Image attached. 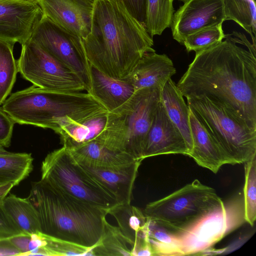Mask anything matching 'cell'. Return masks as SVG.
<instances>
[{"mask_svg":"<svg viewBox=\"0 0 256 256\" xmlns=\"http://www.w3.org/2000/svg\"><path fill=\"white\" fill-rule=\"evenodd\" d=\"M121 0L129 14L144 26L146 20L148 0Z\"/></svg>","mask_w":256,"mask_h":256,"instance_id":"e575fe53","label":"cell"},{"mask_svg":"<svg viewBox=\"0 0 256 256\" xmlns=\"http://www.w3.org/2000/svg\"><path fill=\"white\" fill-rule=\"evenodd\" d=\"M226 38L196 52L176 86L186 98L220 102L256 130V56Z\"/></svg>","mask_w":256,"mask_h":256,"instance_id":"6da1fadb","label":"cell"},{"mask_svg":"<svg viewBox=\"0 0 256 256\" xmlns=\"http://www.w3.org/2000/svg\"><path fill=\"white\" fill-rule=\"evenodd\" d=\"M30 39L75 73L89 93L91 86L90 64L81 38L44 15Z\"/></svg>","mask_w":256,"mask_h":256,"instance_id":"8fae6325","label":"cell"},{"mask_svg":"<svg viewBox=\"0 0 256 256\" xmlns=\"http://www.w3.org/2000/svg\"><path fill=\"white\" fill-rule=\"evenodd\" d=\"M90 94L108 112L117 109L136 92L133 86L124 79H115L90 64Z\"/></svg>","mask_w":256,"mask_h":256,"instance_id":"ac0fdd59","label":"cell"},{"mask_svg":"<svg viewBox=\"0 0 256 256\" xmlns=\"http://www.w3.org/2000/svg\"><path fill=\"white\" fill-rule=\"evenodd\" d=\"M41 180L78 200L108 211L120 204L116 196L82 168L62 146L48 153L41 166Z\"/></svg>","mask_w":256,"mask_h":256,"instance_id":"ba28073f","label":"cell"},{"mask_svg":"<svg viewBox=\"0 0 256 256\" xmlns=\"http://www.w3.org/2000/svg\"><path fill=\"white\" fill-rule=\"evenodd\" d=\"M233 34L239 39L232 38L234 41L236 43H240L244 44L248 49V50L252 53L254 55L256 56V46H254L252 44L250 43V42L247 40L244 34L239 33L238 32H234Z\"/></svg>","mask_w":256,"mask_h":256,"instance_id":"8d00e7d4","label":"cell"},{"mask_svg":"<svg viewBox=\"0 0 256 256\" xmlns=\"http://www.w3.org/2000/svg\"><path fill=\"white\" fill-rule=\"evenodd\" d=\"M177 0L181 1V2H184L188 0Z\"/></svg>","mask_w":256,"mask_h":256,"instance_id":"f35d334b","label":"cell"},{"mask_svg":"<svg viewBox=\"0 0 256 256\" xmlns=\"http://www.w3.org/2000/svg\"><path fill=\"white\" fill-rule=\"evenodd\" d=\"M173 0H148L145 28L153 37L170 28L174 12Z\"/></svg>","mask_w":256,"mask_h":256,"instance_id":"4316f807","label":"cell"},{"mask_svg":"<svg viewBox=\"0 0 256 256\" xmlns=\"http://www.w3.org/2000/svg\"><path fill=\"white\" fill-rule=\"evenodd\" d=\"M43 16L37 2L0 0V40L22 44Z\"/></svg>","mask_w":256,"mask_h":256,"instance_id":"4fadbf2b","label":"cell"},{"mask_svg":"<svg viewBox=\"0 0 256 256\" xmlns=\"http://www.w3.org/2000/svg\"><path fill=\"white\" fill-rule=\"evenodd\" d=\"M20 252L10 240L9 238H0V256H20Z\"/></svg>","mask_w":256,"mask_h":256,"instance_id":"d590c367","label":"cell"},{"mask_svg":"<svg viewBox=\"0 0 256 256\" xmlns=\"http://www.w3.org/2000/svg\"><path fill=\"white\" fill-rule=\"evenodd\" d=\"M43 246L42 256H92V248L84 247L64 240L45 235L42 233Z\"/></svg>","mask_w":256,"mask_h":256,"instance_id":"1f68e13d","label":"cell"},{"mask_svg":"<svg viewBox=\"0 0 256 256\" xmlns=\"http://www.w3.org/2000/svg\"><path fill=\"white\" fill-rule=\"evenodd\" d=\"M31 153L12 152L0 145V186H18L33 170Z\"/></svg>","mask_w":256,"mask_h":256,"instance_id":"603a6c76","label":"cell"},{"mask_svg":"<svg viewBox=\"0 0 256 256\" xmlns=\"http://www.w3.org/2000/svg\"><path fill=\"white\" fill-rule=\"evenodd\" d=\"M18 72L34 86L70 92L85 90L79 77L30 39L22 44L16 60Z\"/></svg>","mask_w":256,"mask_h":256,"instance_id":"9c48e42d","label":"cell"},{"mask_svg":"<svg viewBox=\"0 0 256 256\" xmlns=\"http://www.w3.org/2000/svg\"><path fill=\"white\" fill-rule=\"evenodd\" d=\"M162 88L151 87L136 90L124 104L108 112L106 126L96 140L108 148L143 160L148 134Z\"/></svg>","mask_w":256,"mask_h":256,"instance_id":"5b68a950","label":"cell"},{"mask_svg":"<svg viewBox=\"0 0 256 256\" xmlns=\"http://www.w3.org/2000/svg\"><path fill=\"white\" fill-rule=\"evenodd\" d=\"M176 72L172 60L166 54H158L155 51L144 54L123 79L130 82L136 91L151 87L162 88Z\"/></svg>","mask_w":256,"mask_h":256,"instance_id":"e0dca14e","label":"cell"},{"mask_svg":"<svg viewBox=\"0 0 256 256\" xmlns=\"http://www.w3.org/2000/svg\"><path fill=\"white\" fill-rule=\"evenodd\" d=\"M28 198L38 212L43 234L91 248L100 240L106 210L84 202L41 180L32 183Z\"/></svg>","mask_w":256,"mask_h":256,"instance_id":"3957f363","label":"cell"},{"mask_svg":"<svg viewBox=\"0 0 256 256\" xmlns=\"http://www.w3.org/2000/svg\"><path fill=\"white\" fill-rule=\"evenodd\" d=\"M72 158L82 168L112 193L120 204H130L134 184L142 160L122 167H107L94 165Z\"/></svg>","mask_w":256,"mask_h":256,"instance_id":"2e32d148","label":"cell"},{"mask_svg":"<svg viewBox=\"0 0 256 256\" xmlns=\"http://www.w3.org/2000/svg\"><path fill=\"white\" fill-rule=\"evenodd\" d=\"M14 46L0 40V105L10 94L18 72Z\"/></svg>","mask_w":256,"mask_h":256,"instance_id":"f1b7e54d","label":"cell"},{"mask_svg":"<svg viewBox=\"0 0 256 256\" xmlns=\"http://www.w3.org/2000/svg\"><path fill=\"white\" fill-rule=\"evenodd\" d=\"M130 244L118 226L106 220L104 230L98 244L92 250L94 256H132Z\"/></svg>","mask_w":256,"mask_h":256,"instance_id":"83f0119b","label":"cell"},{"mask_svg":"<svg viewBox=\"0 0 256 256\" xmlns=\"http://www.w3.org/2000/svg\"><path fill=\"white\" fill-rule=\"evenodd\" d=\"M225 20H232L251 36L256 46V6L255 0H224Z\"/></svg>","mask_w":256,"mask_h":256,"instance_id":"484cf974","label":"cell"},{"mask_svg":"<svg viewBox=\"0 0 256 256\" xmlns=\"http://www.w3.org/2000/svg\"><path fill=\"white\" fill-rule=\"evenodd\" d=\"M190 152L182 134L168 116L160 100L148 134L144 160L168 154L188 156Z\"/></svg>","mask_w":256,"mask_h":256,"instance_id":"9a60e30c","label":"cell"},{"mask_svg":"<svg viewBox=\"0 0 256 256\" xmlns=\"http://www.w3.org/2000/svg\"><path fill=\"white\" fill-rule=\"evenodd\" d=\"M225 205L212 188L196 179L170 194L147 204L146 217L173 234L186 232Z\"/></svg>","mask_w":256,"mask_h":256,"instance_id":"8992f818","label":"cell"},{"mask_svg":"<svg viewBox=\"0 0 256 256\" xmlns=\"http://www.w3.org/2000/svg\"><path fill=\"white\" fill-rule=\"evenodd\" d=\"M224 0H188L174 14L173 38L182 44L188 36L225 21Z\"/></svg>","mask_w":256,"mask_h":256,"instance_id":"7c38bea8","label":"cell"},{"mask_svg":"<svg viewBox=\"0 0 256 256\" xmlns=\"http://www.w3.org/2000/svg\"><path fill=\"white\" fill-rule=\"evenodd\" d=\"M190 110L192 148L188 156L198 166L216 174L223 165L227 164V162L210 134Z\"/></svg>","mask_w":256,"mask_h":256,"instance_id":"d6986e66","label":"cell"},{"mask_svg":"<svg viewBox=\"0 0 256 256\" xmlns=\"http://www.w3.org/2000/svg\"><path fill=\"white\" fill-rule=\"evenodd\" d=\"M108 112L106 111L80 120L67 118L55 132L60 136L65 148L70 149L96 140L104 130Z\"/></svg>","mask_w":256,"mask_h":256,"instance_id":"ffe728a7","label":"cell"},{"mask_svg":"<svg viewBox=\"0 0 256 256\" xmlns=\"http://www.w3.org/2000/svg\"><path fill=\"white\" fill-rule=\"evenodd\" d=\"M68 150L76 159L98 166L122 167L139 160L128 154L112 150L96 140Z\"/></svg>","mask_w":256,"mask_h":256,"instance_id":"44dd1931","label":"cell"},{"mask_svg":"<svg viewBox=\"0 0 256 256\" xmlns=\"http://www.w3.org/2000/svg\"><path fill=\"white\" fill-rule=\"evenodd\" d=\"M15 122L0 106V145L4 148L10 146Z\"/></svg>","mask_w":256,"mask_h":256,"instance_id":"836d02e7","label":"cell"},{"mask_svg":"<svg viewBox=\"0 0 256 256\" xmlns=\"http://www.w3.org/2000/svg\"><path fill=\"white\" fill-rule=\"evenodd\" d=\"M226 38L222 24L207 28L188 36L182 44L188 52H200L218 44Z\"/></svg>","mask_w":256,"mask_h":256,"instance_id":"4dcf8cb0","label":"cell"},{"mask_svg":"<svg viewBox=\"0 0 256 256\" xmlns=\"http://www.w3.org/2000/svg\"><path fill=\"white\" fill-rule=\"evenodd\" d=\"M188 106L214 140L228 164L256 156V130L218 102L204 96L186 98Z\"/></svg>","mask_w":256,"mask_h":256,"instance_id":"52a82bcc","label":"cell"},{"mask_svg":"<svg viewBox=\"0 0 256 256\" xmlns=\"http://www.w3.org/2000/svg\"><path fill=\"white\" fill-rule=\"evenodd\" d=\"M90 64L115 79H123L147 52H155L144 26L121 0H96L91 30L82 39Z\"/></svg>","mask_w":256,"mask_h":256,"instance_id":"7a4b0ae2","label":"cell"},{"mask_svg":"<svg viewBox=\"0 0 256 256\" xmlns=\"http://www.w3.org/2000/svg\"><path fill=\"white\" fill-rule=\"evenodd\" d=\"M20 2H37L36 0H13Z\"/></svg>","mask_w":256,"mask_h":256,"instance_id":"74e56055","label":"cell"},{"mask_svg":"<svg viewBox=\"0 0 256 256\" xmlns=\"http://www.w3.org/2000/svg\"><path fill=\"white\" fill-rule=\"evenodd\" d=\"M244 222V201L238 197L186 232L171 234L174 239L176 256L202 252Z\"/></svg>","mask_w":256,"mask_h":256,"instance_id":"30bf717a","label":"cell"},{"mask_svg":"<svg viewBox=\"0 0 256 256\" xmlns=\"http://www.w3.org/2000/svg\"><path fill=\"white\" fill-rule=\"evenodd\" d=\"M2 106L16 123L54 132L68 117L80 120L108 111L88 92L52 90L34 85L11 94Z\"/></svg>","mask_w":256,"mask_h":256,"instance_id":"277c9868","label":"cell"},{"mask_svg":"<svg viewBox=\"0 0 256 256\" xmlns=\"http://www.w3.org/2000/svg\"><path fill=\"white\" fill-rule=\"evenodd\" d=\"M115 218L118 227L128 240L131 250L146 228L148 219L144 212L130 204H120L108 210Z\"/></svg>","mask_w":256,"mask_h":256,"instance_id":"d4e9b609","label":"cell"},{"mask_svg":"<svg viewBox=\"0 0 256 256\" xmlns=\"http://www.w3.org/2000/svg\"><path fill=\"white\" fill-rule=\"evenodd\" d=\"M244 164V218L246 222L252 226L256 220V156Z\"/></svg>","mask_w":256,"mask_h":256,"instance_id":"f546056e","label":"cell"},{"mask_svg":"<svg viewBox=\"0 0 256 256\" xmlns=\"http://www.w3.org/2000/svg\"><path fill=\"white\" fill-rule=\"evenodd\" d=\"M10 191L4 186H0V238H9L23 234L4 207V198Z\"/></svg>","mask_w":256,"mask_h":256,"instance_id":"d6a6232c","label":"cell"},{"mask_svg":"<svg viewBox=\"0 0 256 256\" xmlns=\"http://www.w3.org/2000/svg\"><path fill=\"white\" fill-rule=\"evenodd\" d=\"M183 97L172 79L168 80L162 90L161 101L168 116L182 134L190 152L192 140L189 123L190 110Z\"/></svg>","mask_w":256,"mask_h":256,"instance_id":"7402d4cb","label":"cell"},{"mask_svg":"<svg viewBox=\"0 0 256 256\" xmlns=\"http://www.w3.org/2000/svg\"><path fill=\"white\" fill-rule=\"evenodd\" d=\"M96 0H36V2L44 16L84 39L91 30Z\"/></svg>","mask_w":256,"mask_h":256,"instance_id":"5bb4252c","label":"cell"},{"mask_svg":"<svg viewBox=\"0 0 256 256\" xmlns=\"http://www.w3.org/2000/svg\"><path fill=\"white\" fill-rule=\"evenodd\" d=\"M2 204L23 234L41 232L38 212L28 198H21L10 194L4 198Z\"/></svg>","mask_w":256,"mask_h":256,"instance_id":"cb8c5ba5","label":"cell"}]
</instances>
